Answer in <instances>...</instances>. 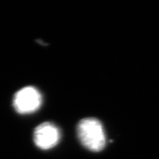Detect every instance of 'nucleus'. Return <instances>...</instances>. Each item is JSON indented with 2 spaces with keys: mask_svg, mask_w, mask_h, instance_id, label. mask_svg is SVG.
Segmentation results:
<instances>
[{
  "mask_svg": "<svg viewBox=\"0 0 159 159\" xmlns=\"http://www.w3.org/2000/svg\"><path fill=\"white\" fill-rule=\"evenodd\" d=\"M78 135L81 143L88 150L99 152L106 146V135L100 121L95 118H85L79 122Z\"/></svg>",
  "mask_w": 159,
  "mask_h": 159,
  "instance_id": "1",
  "label": "nucleus"
},
{
  "mask_svg": "<svg viewBox=\"0 0 159 159\" xmlns=\"http://www.w3.org/2000/svg\"><path fill=\"white\" fill-rule=\"evenodd\" d=\"M13 104L17 112L21 114L31 113L41 107V94L33 86L25 87L16 93Z\"/></svg>",
  "mask_w": 159,
  "mask_h": 159,
  "instance_id": "2",
  "label": "nucleus"
},
{
  "mask_svg": "<svg viewBox=\"0 0 159 159\" xmlns=\"http://www.w3.org/2000/svg\"><path fill=\"white\" fill-rule=\"evenodd\" d=\"M33 139L39 148L47 150L57 145L60 139V131L53 123L44 122L34 129Z\"/></svg>",
  "mask_w": 159,
  "mask_h": 159,
  "instance_id": "3",
  "label": "nucleus"
}]
</instances>
